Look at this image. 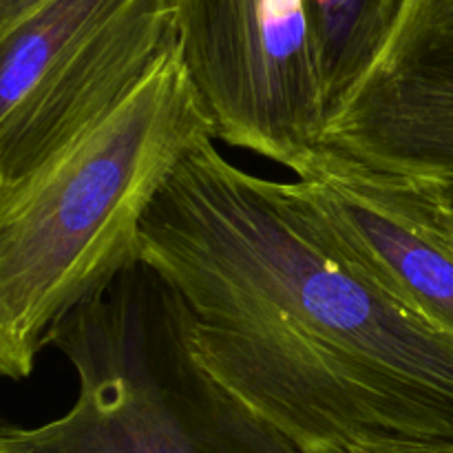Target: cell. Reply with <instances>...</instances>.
Returning <instances> with one entry per match:
<instances>
[{"label": "cell", "instance_id": "cell-1", "mask_svg": "<svg viewBox=\"0 0 453 453\" xmlns=\"http://www.w3.org/2000/svg\"><path fill=\"white\" fill-rule=\"evenodd\" d=\"M199 137L142 224L195 357L303 453H453V334L349 264L286 181Z\"/></svg>", "mask_w": 453, "mask_h": 453}, {"label": "cell", "instance_id": "cell-2", "mask_svg": "<svg viewBox=\"0 0 453 453\" xmlns=\"http://www.w3.org/2000/svg\"><path fill=\"white\" fill-rule=\"evenodd\" d=\"M208 133V111L175 49L0 203V376H31L49 330L142 259L150 203Z\"/></svg>", "mask_w": 453, "mask_h": 453}, {"label": "cell", "instance_id": "cell-3", "mask_svg": "<svg viewBox=\"0 0 453 453\" xmlns=\"http://www.w3.org/2000/svg\"><path fill=\"white\" fill-rule=\"evenodd\" d=\"M78 396L34 429L3 425L9 453H303L195 357L180 292L137 261L49 330Z\"/></svg>", "mask_w": 453, "mask_h": 453}, {"label": "cell", "instance_id": "cell-4", "mask_svg": "<svg viewBox=\"0 0 453 453\" xmlns=\"http://www.w3.org/2000/svg\"><path fill=\"white\" fill-rule=\"evenodd\" d=\"M175 49L173 0H40L0 29V203Z\"/></svg>", "mask_w": 453, "mask_h": 453}, {"label": "cell", "instance_id": "cell-5", "mask_svg": "<svg viewBox=\"0 0 453 453\" xmlns=\"http://www.w3.org/2000/svg\"><path fill=\"white\" fill-rule=\"evenodd\" d=\"M217 140L299 175L330 119L305 0H173Z\"/></svg>", "mask_w": 453, "mask_h": 453}, {"label": "cell", "instance_id": "cell-6", "mask_svg": "<svg viewBox=\"0 0 453 453\" xmlns=\"http://www.w3.org/2000/svg\"><path fill=\"white\" fill-rule=\"evenodd\" d=\"M292 199L372 281L453 334V197L447 181L319 146Z\"/></svg>", "mask_w": 453, "mask_h": 453}, {"label": "cell", "instance_id": "cell-7", "mask_svg": "<svg viewBox=\"0 0 453 453\" xmlns=\"http://www.w3.org/2000/svg\"><path fill=\"white\" fill-rule=\"evenodd\" d=\"M321 144L376 168L453 180V0H388L374 62Z\"/></svg>", "mask_w": 453, "mask_h": 453}, {"label": "cell", "instance_id": "cell-8", "mask_svg": "<svg viewBox=\"0 0 453 453\" xmlns=\"http://www.w3.org/2000/svg\"><path fill=\"white\" fill-rule=\"evenodd\" d=\"M330 118L374 62L385 0H305ZM330 122V119H327Z\"/></svg>", "mask_w": 453, "mask_h": 453}, {"label": "cell", "instance_id": "cell-9", "mask_svg": "<svg viewBox=\"0 0 453 453\" xmlns=\"http://www.w3.org/2000/svg\"><path fill=\"white\" fill-rule=\"evenodd\" d=\"M35 3H40V0H0V29H4L18 16H22Z\"/></svg>", "mask_w": 453, "mask_h": 453}, {"label": "cell", "instance_id": "cell-10", "mask_svg": "<svg viewBox=\"0 0 453 453\" xmlns=\"http://www.w3.org/2000/svg\"><path fill=\"white\" fill-rule=\"evenodd\" d=\"M0 453H9L7 447L3 445V423H0Z\"/></svg>", "mask_w": 453, "mask_h": 453}, {"label": "cell", "instance_id": "cell-11", "mask_svg": "<svg viewBox=\"0 0 453 453\" xmlns=\"http://www.w3.org/2000/svg\"><path fill=\"white\" fill-rule=\"evenodd\" d=\"M445 181V180H442ZM447 186H449V190H451V197H453V180L451 181H447Z\"/></svg>", "mask_w": 453, "mask_h": 453}]
</instances>
